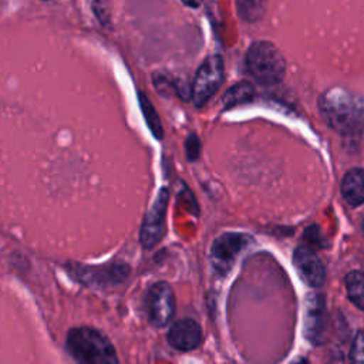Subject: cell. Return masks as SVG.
<instances>
[{"mask_svg": "<svg viewBox=\"0 0 364 364\" xmlns=\"http://www.w3.org/2000/svg\"><path fill=\"white\" fill-rule=\"evenodd\" d=\"M318 108L324 121L340 134L354 135L364 127V100L343 88L323 94Z\"/></svg>", "mask_w": 364, "mask_h": 364, "instance_id": "1", "label": "cell"}, {"mask_svg": "<svg viewBox=\"0 0 364 364\" xmlns=\"http://www.w3.org/2000/svg\"><path fill=\"white\" fill-rule=\"evenodd\" d=\"M67 348L74 360L85 364H115L118 357L112 343L100 330L74 327L67 334Z\"/></svg>", "mask_w": 364, "mask_h": 364, "instance_id": "2", "label": "cell"}, {"mask_svg": "<svg viewBox=\"0 0 364 364\" xmlns=\"http://www.w3.org/2000/svg\"><path fill=\"white\" fill-rule=\"evenodd\" d=\"M246 67L250 75L262 85L280 82L286 73V63L282 53L269 41H256L249 47Z\"/></svg>", "mask_w": 364, "mask_h": 364, "instance_id": "3", "label": "cell"}, {"mask_svg": "<svg viewBox=\"0 0 364 364\" xmlns=\"http://www.w3.org/2000/svg\"><path fill=\"white\" fill-rule=\"evenodd\" d=\"M223 81V60L220 55L208 57L198 68L192 82V101L195 107L205 105L219 90Z\"/></svg>", "mask_w": 364, "mask_h": 364, "instance_id": "4", "label": "cell"}, {"mask_svg": "<svg viewBox=\"0 0 364 364\" xmlns=\"http://www.w3.org/2000/svg\"><path fill=\"white\" fill-rule=\"evenodd\" d=\"M145 311L151 326L162 328L172 320L175 314V294L166 282L152 284L145 294Z\"/></svg>", "mask_w": 364, "mask_h": 364, "instance_id": "5", "label": "cell"}, {"mask_svg": "<svg viewBox=\"0 0 364 364\" xmlns=\"http://www.w3.org/2000/svg\"><path fill=\"white\" fill-rule=\"evenodd\" d=\"M168 200L169 191L166 188H161L141 225L139 240L145 249L156 246L165 233V216Z\"/></svg>", "mask_w": 364, "mask_h": 364, "instance_id": "6", "label": "cell"}, {"mask_svg": "<svg viewBox=\"0 0 364 364\" xmlns=\"http://www.w3.org/2000/svg\"><path fill=\"white\" fill-rule=\"evenodd\" d=\"M250 239V236L237 232H226L218 236L210 247L213 267L219 273H228Z\"/></svg>", "mask_w": 364, "mask_h": 364, "instance_id": "7", "label": "cell"}, {"mask_svg": "<svg viewBox=\"0 0 364 364\" xmlns=\"http://www.w3.org/2000/svg\"><path fill=\"white\" fill-rule=\"evenodd\" d=\"M327 324V309L321 294H311L306 301L304 311V333L313 343L318 344L323 340Z\"/></svg>", "mask_w": 364, "mask_h": 364, "instance_id": "8", "label": "cell"}, {"mask_svg": "<svg viewBox=\"0 0 364 364\" xmlns=\"http://www.w3.org/2000/svg\"><path fill=\"white\" fill-rule=\"evenodd\" d=\"M200 341V326L192 318H181L175 321L168 331V343L178 351H192Z\"/></svg>", "mask_w": 364, "mask_h": 364, "instance_id": "9", "label": "cell"}, {"mask_svg": "<svg viewBox=\"0 0 364 364\" xmlns=\"http://www.w3.org/2000/svg\"><path fill=\"white\" fill-rule=\"evenodd\" d=\"M293 262L300 276L310 286L318 287L326 279V270L318 256L309 246H299L294 250Z\"/></svg>", "mask_w": 364, "mask_h": 364, "instance_id": "10", "label": "cell"}, {"mask_svg": "<svg viewBox=\"0 0 364 364\" xmlns=\"http://www.w3.org/2000/svg\"><path fill=\"white\" fill-rule=\"evenodd\" d=\"M75 274L81 277L84 283L94 284H117L127 279L128 267L125 264H109V266H98V267H81V270H75Z\"/></svg>", "mask_w": 364, "mask_h": 364, "instance_id": "11", "label": "cell"}, {"mask_svg": "<svg viewBox=\"0 0 364 364\" xmlns=\"http://www.w3.org/2000/svg\"><path fill=\"white\" fill-rule=\"evenodd\" d=\"M341 195L351 206H358L364 202V169H350L341 182Z\"/></svg>", "mask_w": 364, "mask_h": 364, "instance_id": "12", "label": "cell"}, {"mask_svg": "<svg viewBox=\"0 0 364 364\" xmlns=\"http://www.w3.org/2000/svg\"><path fill=\"white\" fill-rule=\"evenodd\" d=\"M255 95V88L250 82L247 81H240L237 84H235L233 87H230L223 98H222V102H223V108L225 109H229V108H233V107H237L240 104H246L249 101H252Z\"/></svg>", "mask_w": 364, "mask_h": 364, "instance_id": "13", "label": "cell"}, {"mask_svg": "<svg viewBox=\"0 0 364 364\" xmlns=\"http://www.w3.org/2000/svg\"><path fill=\"white\" fill-rule=\"evenodd\" d=\"M346 287L350 300L360 309L364 310V273L350 272L346 276Z\"/></svg>", "mask_w": 364, "mask_h": 364, "instance_id": "14", "label": "cell"}, {"mask_svg": "<svg viewBox=\"0 0 364 364\" xmlns=\"http://www.w3.org/2000/svg\"><path fill=\"white\" fill-rule=\"evenodd\" d=\"M138 98H139L141 109H142V114H144V118H145V122H146L148 128L151 129V132L154 134V136L156 139H161L162 135H164V129H162L161 119H159L155 108L152 107V104L149 102V100L144 94H139Z\"/></svg>", "mask_w": 364, "mask_h": 364, "instance_id": "15", "label": "cell"}, {"mask_svg": "<svg viewBox=\"0 0 364 364\" xmlns=\"http://www.w3.org/2000/svg\"><path fill=\"white\" fill-rule=\"evenodd\" d=\"M266 0H237V11L246 21H255L262 17Z\"/></svg>", "mask_w": 364, "mask_h": 364, "instance_id": "16", "label": "cell"}, {"mask_svg": "<svg viewBox=\"0 0 364 364\" xmlns=\"http://www.w3.org/2000/svg\"><path fill=\"white\" fill-rule=\"evenodd\" d=\"M350 358L354 363H364V330H360L353 341Z\"/></svg>", "mask_w": 364, "mask_h": 364, "instance_id": "17", "label": "cell"}, {"mask_svg": "<svg viewBox=\"0 0 364 364\" xmlns=\"http://www.w3.org/2000/svg\"><path fill=\"white\" fill-rule=\"evenodd\" d=\"M200 154V141L195 134L186 138V156L189 161H196Z\"/></svg>", "mask_w": 364, "mask_h": 364, "instance_id": "18", "label": "cell"}, {"mask_svg": "<svg viewBox=\"0 0 364 364\" xmlns=\"http://www.w3.org/2000/svg\"><path fill=\"white\" fill-rule=\"evenodd\" d=\"M304 236L307 237V240H309L310 243H314V245L318 246V247L324 246V243H321V240H323L324 237L320 235V230H318L316 226H310V228L304 232Z\"/></svg>", "mask_w": 364, "mask_h": 364, "instance_id": "19", "label": "cell"}, {"mask_svg": "<svg viewBox=\"0 0 364 364\" xmlns=\"http://www.w3.org/2000/svg\"><path fill=\"white\" fill-rule=\"evenodd\" d=\"M183 4L189 6V7H199L202 4V0H181Z\"/></svg>", "mask_w": 364, "mask_h": 364, "instance_id": "20", "label": "cell"}, {"mask_svg": "<svg viewBox=\"0 0 364 364\" xmlns=\"http://www.w3.org/2000/svg\"><path fill=\"white\" fill-rule=\"evenodd\" d=\"M363 233H364V220H363Z\"/></svg>", "mask_w": 364, "mask_h": 364, "instance_id": "21", "label": "cell"}]
</instances>
